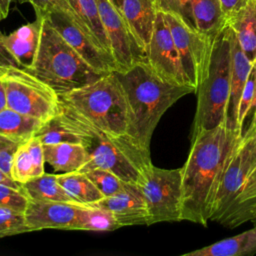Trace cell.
<instances>
[{
    "mask_svg": "<svg viewBox=\"0 0 256 256\" xmlns=\"http://www.w3.org/2000/svg\"><path fill=\"white\" fill-rule=\"evenodd\" d=\"M43 145L55 144L62 142L80 143L81 138L71 129H69L61 120L59 115L52 117L51 119L43 122L40 129L35 134Z\"/></svg>",
    "mask_w": 256,
    "mask_h": 256,
    "instance_id": "29",
    "label": "cell"
},
{
    "mask_svg": "<svg viewBox=\"0 0 256 256\" xmlns=\"http://www.w3.org/2000/svg\"><path fill=\"white\" fill-rule=\"evenodd\" d=\"M43 122L19 113L9 107L0 111V134L18 142H25L35 136Z\"/></svg>",
    "mask_w": 256,
    "mask_h": 256,
    "instance_id": "25",
    "label": "cell"
},
{
    "mask_svg": "<svg viewBox=\"0 0 256 256\" xmlns=\"http://www.w3.org/2000/svg\"><path fill=\"white\" fill-rule=\"evenodd\" d=\"M162 13L177 48L187 84L197 92L207 75L215 34L202 33L173 13Z\"/></svg>",
    "mask_w": 256,
    "mask_h": 256,
    "instance_id": "9",
    "label": "cell"
},
{
    "mask_svg": "<svg viewBox=\"0 0 256 256\" xmlns=\"http://www.w3.org/2000/svg\"><path fill=\"white\" fill-rule=\"evenodd\" d=\"M45 18L62 38L98 73L107 74L117 71L112 56L103 51L66 12L54 10L48 13Z\"/></svg>",
    "mask_w": 256,
    "mask_h": 256,
    "instance_id": "12",
    "label": "cell"
},
{
    "mask_svg": "<svg viewBox=\"0 0 256 256\" xmlns=\"http://www.w3.org/2000/svg\"><path fill=\"white\" fill-rule=\"evenodd\" d=\"M254 200H256V165H254L246 175L235 202L224 214V216L219 220L218 223H221L225 218L229 217L237 210Z\"/></svg>",
    "mask_w": 256,
    "mask_h": 256,
    "instance_id": "32",
    "label": "cell"
},
{
    "mask_svg": "<svg viewBox=\"0 0 256 256\" xmlns=\"http://www.w3.org/2000/svg\"><path fill=\"white\" fill-rule=\"evenodd\" d=\"M57 180L78 204L91 205L104 198V195L83 172L60 173L57 174Z\"/></svg>",
    "mask_w": 256,
    "mask_h": 256,
    "instance_id": "26",
    "label": "cell"
},
{
    "mask_svg": "<svg viewBox=\"0 0 256 256\" xmlns=\"http://www.w3.org/2000/svg\"><path fill=\"white\" fill-rule=\"evenodd\" d=\"M7 107V99H6V91L4 87V83L0 74V111Z\"/></svg>",
    "mask_w": 256,
    "mask_h": 256,
    "instance_id": "44",
    "label": "cell"
},
{
    "mask_svg": "<svg viewBox=\"0 0 256 256\" xmlns=\"http://www.w3.org/2000/svg\"><path fill=\"white\" fill-rule=\"evenodd\" d=\"M20 3H29L35 10L37 17H45L54 10L66 12L73 20L74 15L69 0H16Z\"/></svg>",
    "mask_w": 256,
    "mask_h": 256,
    "instance_id": "36",
    "label": "cell"
},
{
    "mask_svg": "<svg viewBox=\"0 0 256 256\" xmlns=\"http://www.w3.org/2000/svg\"><path fill=\"white\" fill-rule=\"evenodd\" d=\"M121 12L135 42L145 53L159 11L156 0H121Z\"/></svg>",
    "mask_w": 256,
    "mask_h": 256,
    "instance_id": "16",
    "label": "cell"
},
{
    "mask_svg": "<svg viewBox=\"0 0 256 256\" xmlns=\"http://www.w3.org/2000/svg\"><path fill=\"white\" fill-rule=\"evenodd\" d=\"M43 144L37 136L21 143L14 155L11 177L22 184L45 173Z\"/></svg>",
    "mask_w": 256,
    "mask_h": 256,
    "instance_id": "18",
    "label": "cell"
},
{
    "mask_svg": "<svg viewBox=\"0 0 256 256\" xmlns=\"http://www.w3.org/2000/svg\"><path fill=\"white\" fill-rule=\"evenodd\" d=\"M29 199L21 190L0 183V206L25 212Z\"/></svg>",
    "mask_w": 256,
    "mask_h": 256,
    "instance_id": "35",
    "label": "cell"
},
{
    "mask_svg": "<svg viewBox=\"0 0 256 256\" xmlns=\"http://www.w3.org/2000/svg\"><path fill=\"white\" fill-rule=\"evenodd\" d=\"M118 9L120 8V4H121V0H110Z\"/></svg>",
    "mask_w": 256,
    "mask_h": 256,
    "instance_id": "46",
    "label": "cell"
},
{
    "mask_svg": "<svg viewBox=\"0 0 256 256\" xmlns=\"http://www.w3.org/2000/svg\"><path fill=\"white\" fill-rule=\"evenodd\" d=\"M241 150L245 158L250 163L251 168L256 165V129L253 132L245 133L242 136Z\"/></svg>",
    "mask_w": 256,
    "mask_h": 256,
    "instance_id": "39",
    "label": "cell"
},
{
    "mask_svg": "<svg viewBox=\"0 0 256 256\" xmlns=\"http://www.w3.org/2000/svg\"><path fill=\"white\" fill-rule=\"evenodd\" d=\"M12 0H0V20L7 18Z\"/></svg>",
    "mask_w": 256,
    "mask_h": 256,
    "instance_id": "43",
    "label": "cell"
},
{
    "mask_svg": "<svg viewBox=\"0 0 256 256\" xmlns=\"http://www.w3.org/2000/svg\"><path fill=\"white\" fill-rule=\"evenodd\" d=\"M246 221H251L253 225H256V200L246 204L235 213L225 218L220 224L229 228H235Z\"/></svg>",
    "mask_w": 256,
    "mask_h": 256,
    "instance_id": "38",
    "label": "cell"
},
{
    "mask_svg": "<svg viewBox=\"0 0 256 256\" xmlns=\"http://www.w3.org/2000/svg\"><path fill=\"white\" fill-rule=\"evenodd\" d=\"M246 2L247 0H219L225 19H227L234 11L243 6Z\"/></svg>",
    "mask_w": 256,
    "mask_h": 256,
    "instance_id": "41",
    "label": "cell"
},
{
    "mask_svg": "<svg viewBox=\"0 0 256 256\" xmlns=\"http://www.w3.org/2000/svg\"><path fill=\"white\" fill-rule=\"evenodd\" d=\"M146 61L152 70L165 81L188 85L171 31L160 10L157 13L146 51Z\"/></svg>",
    "mask_w": 256,
    "mask_h": 256,
    "instance_id": "11",
    "label": "cell"
},
{
    "mask_svg": "<svg viewBox=\"0 0 256 256\" xmlns=\"http://www.w3.org/2000/svg\"><path fill=\"white\" fill-rule=\"evenodd\" d=\"M255 79H256V67L255 63L253 64L252 70L250 72V75L247 79V82L245 84L244 90L242 92L240 104H239V110H238V130L242 134V127L243 123L245 121V118L249 114V112L252 109V103H253V96H254V88H255ZM243 135V134H242Z\"/></svg>",
    "mask_w": 256,
    "mask_h": 256,
    "instance_id": "33",
    "label": "cell"
},
{
    "mask_svg": "<svg viewBox=\"0 0 256 256\" xmlns=\"http://www.w3.org/2000/svg\"><path fill=\"white\" fill-rule=\"evenodd\" d=\"M190 3L198 31L213 35L226 24L219 0H190Z\"/></svg>",
    "mask_w": 256,
    "mask_h": 256,
    "instance_id": "27",
    "label": "cell"
},
{
    "mask_svg": "<svg viewBox=\"0 0 256 256\" xmlns=\"http://www.w3.org/2000/svg\"><path fill=\"white\" fill-rule=\"evenodd\" d=\"M158 9L179 16L186 24L196 28L190 0H156Z\"/></svg>",
    "mask_w": 256,
    "mask_h": 256,
    "instance_id": "34",
    "label": "cell"
},
{
    "mask_svg": "<svg viewBox=\"0 0 256 256\" xmlns=\"http://www.w3.org/2000/svg\"><path fill=\"white\" fill-rule=\"evenodd\" d=\"M21 142L0 134V169L10 177L13 158Z\"/></svg>",
    "mask_w": 256,
    "mask_h": 256,
    "instance_id": "37",
    "label": "cell"
},
{
    "mask_svg": "<svg viewBox=\"0 0 256 256\" xmlns=\"http://www.w3.org/2000/svg\"><path fill=\"white\" fill-rule=\"evenodd\" d=\"M244 51L242 50L234 32L231 38V87L227 109V124L239 136H243L238 130L239 104L247 79L253 67Z\"/></svg>",
    "mask_w": 256,
    "mask_h": 256,
    "instance_id": "17",
    "label": "cell"
},
{
    "mask_svg": "<svg viewBox=\"0 0 256 256\" xmlns=\"http://www.w3.org/2000/svg\"><path fill=\"white\" fill-rule=\"evenodd\" d=\"M58 115L69 129L80 136L81 144L89 154L88 162L79 172L102 168L113 172L124 182L138 184L152 164L150 150L140 146L128 134H110L61 103Z\"/></svg>",
    "mask_w": 256,
    "mask_h": 256,
    "instance_id": "3",
    "label": "cell"
},
{
    "mask_svg": "<svg viewBox=\"0 0 256 256\" xmlns=\"http://www.w3.org/2000/svg\"><path fill=\"white\" fill-rule=\"evenodd\" d=\"M7 107L46 122L59 113V95L47 83L24 68H9L1 74Z\"/></svg>",
    "mask_w": 256,
    "mask_h": 256,
    "instance_id": "7",
    "label": "cell"
},
{
    "mask_svg": "<svg viewBox=\"0 0 256 256\" xmlns=\"http://www.w3.org/2000/svg\"><path fill=\"white\" fill-rule=\"evenodd\" d=\"M43 151L45 162L60 173L77 172L89 160L86 148L80 143L46 144L43 145Z\"/></svg>",
    "mask_w": 256,
    "mask_h": 256,
    "instance_id": "21",
    "label": "cell"
},
{
    "mask_svg": "<svg viewBox=\"0 0 256 256\" xmlns=\"http://www.w3.org/2000/svg\"><path fill=\"white\" fill-rule=\"evenodd\" d=\"M79 205L82 204L29 200L25 220L31 231L47 228L73 230Z\"/></svg>",
    "mask_w": 256,
    "mask_h": 256,
    "instance_id": "15",
    "label": "cell"
},
{
    "mask_svg": "<svg viewBox=\"0 0 256 256\" xmlns=\"http://www.w3.org/2000/svg\"><path fill=\"white\" fill-rule=\"evenodd\" d=\"M232 29L226 23L214 36L207 75L197 89L192 135L227 122L231 87Z\"/></svg>",
    "mask_w": 256,
    "mask_h": 256,
    "instance_id": "5",
    "label": "cell"
},
{
    "mask_svg": "<svg viewBox=\"0 0 256 256\" xmlns=\"http://www.w3.org/2000/svg\"><path fill=\"white\" fill-rule=\"evenodd\" d=\"M117 71H125L137 61L146 60L145 53L135 42L121 12L110 0H96Z\"/></svg>",
    "mask_w": 256,
    "mask_h": 256,
    "instance_id": "10",
    "label": "cell"
},
{
    "mask_svg": "<svg viewBox=\"0 0 256 256\" xmlns=\"http://www.w3.org/2000/svg\"><path fill=\"white\" fill-rule=\"evenodd\" d=\"M27 70L52 87L58 95L105 75L94 70L45 17L34 61Z\"/></svg>",
    "mask_w": 256,
    "mask_h": 256,
    "instance_id": "4",
    "label": "cell"
},
{
    "mask_svg": "<svg viewBox=\"0 0 256 256\" xmlns=\"http://www.w3.org/2000/svg\"><path fill=\"white\" fill-rule=\"evenodd\" d=\"M119 227L120 225L109 211L93 205H79L73 230L106 232Z\"/></svg>",
    "mask_w": 256,
    "mask_h": 256,
    "instance_id": "28",
    "label": "cell"
},
{
    "mask_svg": "<svg viewBox=\"0 0 256 256\" xmlns=\"http://www.w3.org/2000/svg\"><path fill=\"white\" fill-rule=\"evenodd\" d=\"M138 185L146 202L149 225L182 221L181 168L164 169L151 164Z\"/></svg>",
    "mask_w": 256,
    "mask_h": 256,
    "instance_id": "8",
    "label": "cell"
},
{
    "mask_svg": "<svg viewBox=\"0 0 256 256\" xmlns=\"http://www.w3.org/2000/svg\"><path fill=\"white\" fill-rule=\"evenodd\" d=\"M109 211L120 227L149 225V215L142 191L137 183L124 182L116 193L91 204Z\"/></svg>",
    "mask_w": 256,
    "mask_h": 256,
    "instance_id": "13",
    "label": "cell"
},
{
    "mask_svg": "<svg viewBox=\"0 0 256 256\" xmlns=\"http://www.w3.org/2000/svg\"><path fill=\"white\" fill-rule=\"evenodd\" d=\"M226 23L234 32L248 59L254 63L256 61V0H247L226 19Z\"/></svg>",
    "mask_w": 256,
    "mask_h": 256,
    "instance_id": "20",
    "label": "cell"
},
{
    "mask_svg": "<svg viewBox=\"0 0 256 256\" xmlns=\"http://www.w3.org/2000/svg\"><path fill=\"white\" fill-rule=\"evenodd\" d=\"M44 17H37L31 23H27L9 35L5 36V43L24 69H29L34 61L42 29Z\"/></svg>",
    "mask_w": 256,
    "mask_h": 256,
    "instance_id": "19",
    "label": "cell"
},
{
    "mask_svg": "<svg viewBox=\"0 0 256 256\" xmlns=\"http://www.w3.org/2000/svg\"><path fill=\"white\" fill-rule=\"evenodd\" d=\"M241 138L236 143L230 160L221 177L210 210V221L219 222L224 214L230 209L239 194L246 175L251 169L250 163L241 150Z\"/></svg>",
    "mask_w": 256,
    "mask_h": 256,
    "instance_id": "14",
    "label": "cell"
},
{
    "mask_svg": "<svg viewBox=\"0 0 256 256\" xmlns=\"http://www.w3.org/2000/svg\"><path fill=\"white\" fill-rule=\"evenodd\" d=\"M31 232L24 212L0 206V238Z\"/></svg>",
    "mask_w": 256,
    "mask_h": 256,
    "instance_id": "30",
    "label": "cell"
},
{
    "mask_svg": "<svg viewBox=\"0 0 256 256\" xmlns=\"http://www.w3.org/2000/svg\"><path fill=\"white\" fill-rule=\"evenodd\" d=\"M69 3L73 11L74 21L103 51L112 56L96 0H69Z\"/></svg>",
    "mask_w": 256,
    "mask_h": 256,
    "instance_id": "22",
    "label": "cell"
},
{
    "mask_svg": "<svg viewBox=\"0 0 256 256\" xmlns=\"http://www.w3.org/2000/svg\"><path fill=\"white\" fill-rule=\"evenodd\" d=\"M22 193L35 201H60L78 204L60 185L57 174L43 173L21 184Z\"/></svg>",
    "mask_w": 256,
    "mask_h": 256,
    "instance_id": "24",
    "label": "cell"
},
{
    "mask_svg": "<svg viewBox=\"0 0 256 256\" xmlns=\"http://www.w3.org/2000/svg\"><path fill=\"white\" fill-rule=\"evenodd\" d=\"M239 136L227 122L191 137L182 173V220L207 226L215 195Z\"/></svg>",
    "mask_w": 256,
    "mask_h": 256,
    "instance_id": "1",
    "label": "cell"
},
{
    "mask_svg": "<svg viewBox=\"0 0 256 256\" xmlns=\"http://www.w3.org/2000/svg\"><path fill=\"white\" fill-rule=\"evenodd\" d=\"M22 68L5 43V35L0 31V74L9 68Z\"/></svg>",
    "mask_w": 256,
    "mask_h": 256,
    "instance_id": "40",
    "label": "cell"
},
{
    "mask_svg": "<svg viewBox=\"0 0 256 256\" xmlns=\"http://www.w3.org/2000/svg\"><path fill=\"white\" fill-rule=\"evenodd\" d=\"M83 173L89 177V179L94 183L104 197L116 193L124 184V181L121 180L116 174L106 169L94 168Z\"/></svg>",
    "mask_w": 256,
    "mask_h": 256,
    "instance_id": "31",
    "label": "cell"
},
{
    "mask_svg": "<svg viewBox=\"0 0 256 256\" xmlns=\"http://www.w3.org/2000/svg\"><path fill=\"white\" fill-rule=\"evenodd\" d=\"M115 73L127 104V134L146 149H149L152 134L168 108L183 96L196 93L191 86L165 81L146 60L137 61L129 69Z\"/></svg>",
    "mask_w": 256,
    "mask_h": 256,
    "instance_id": "2",
    "label": "cell"
},
{
    "mask_svg": "<svg viewBox=\"0 0 256 256\" xmlns=\"http://www.w3.org/2000/svg\"><path fill=\"white\" fill-rule=\"evenodd\" d=\"M0 183L21 190V184L18 183V182H16L15 180H13L10 176H8V175H7L5 172H3L1 169H0Z\"/></svg>",
    "mask_w": 256,
    "mask_h": 256,
    "instance_id": "42",
    "label": "cell"
},
{
    "mask_svg": "<svg viewBox=\"0 0 256 256\" xmlns=\"http://www.w3.org/2000/svg\"><path fill=\"white\" fill-rule=\"evenodd\" d=\"M256 253V225L238 235L185 253L184 256H250Z\"/></svg>",
    "mask_w": 256,
    "mask_h": 256,
    "instance_id": "23",
    "label": "cell"
},
{
    "mask_svg": "<svg viewBox=\"0 0 256 256\" xmlns=\"http://www.w3.org/2000/svg\"><path fill=\"white\" fill-rule=\"evenodd\" d=\"M255 129H256V113L253 115L252 120H251V124H250L249 129H248V131H247L246 133H251V132H253Z\"/></svg>",
    "mask_w": 256,
    "mask_h": 256,
    "instance_id": "45",
    "label": "cell"
},
{
    "mask_svg": "<svg viewBox=\"0 0 256 256\" xmlns=\"http://www.w3.org/2000/svg\"><path fill=\"white\" fill-rule=\"evenodd\" d=\"M59 102L110 134H127V104L115 71L59 95Z\"/></svg>",
    "mask_w": 256,
    "mask_h": 256,
    "instance_id": "6",
    "label": "cell"
}]
</instances>
